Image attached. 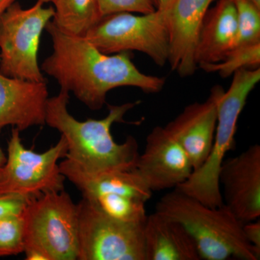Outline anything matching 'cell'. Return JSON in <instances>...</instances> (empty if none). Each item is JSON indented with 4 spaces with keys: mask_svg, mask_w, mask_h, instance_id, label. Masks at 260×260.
Segmentation results:
<instances>
[{
    "mask_svg": "<svg viewBox=\"0 0 260 260\" xmlns=\"http://www.w3.org/2000/svg\"><path fill=\"white\" fill-rule=\"evenodd\" d=\"M45 30L52 41V53L43 61L41 70L92 110L104 107L113 89L135 87L145 93H157L166 85L165 78L140 72L132 60L131 51L105 54L86 38L61 31L51 20Z\"/></svg>",
    "mask_w": 260,
    "mask_h": 260,
    "instance_id": "cell-1",
    "label": "cell"
},
{
    "mask_svg": "<svg viewBox=\"0 0 260 260\" xmlns=\"http://www.w3.org/2000/svg\"><path fill=\"white\" fill-rule=\"evenodd\" d=\"M69 101V92L61 89L55 96L49 98L46 110V124L66 140V158L92 175L134 169L140 155L138 142L129 136L119 144L111 129L114 123L124 122L126 113L140 102L109 105V113L103 119L80 121L70 114Z\"/></svg>",
    "mask_w": 260,
    "mask_h": 260,
    "instance_id": "cell-2",
    "label": "cell"
},
{
    "mask_svg": "<svg viewBox=\"0 0 260 260\" xmlns=\"http://www.w3.org/2000/svg\"><path fill=\"white\" fill-rule=\"evenodd\" d=\"M155 212L185 228L201 259H259L244 236V223L224 204L212 208L175 188L160 198Z\"/></svg>",
    "mask_w": 260,
    "mask_h": 260,
    "instance_id": "cell-3",
    "label": "cell"
},
{
    "mask_svg": "<svg viewBox=\"0 0 260 260\" xmlns=\"http://www.w3.org/2000/svg\"><path fill=\"white\" fill-rule=\"evenodd\" d=\"M232 76L229 90L224 91L218 103L216 129L209 156L187 180L176 187L212 208L223 205L219 172L225 155L235 148L238 120L249 94L259 83L260 69L240 70Z\"/></svg>",
    "mask_w": 260,
    "mask_h": 260,
    "instance_id": "cell-4",
    "label": "cell"
},
{
    "mask_svg": "<svg viewBox=\"0 0 260 260\" xmlns=\"http://www.w3.org/2000/svg\"><path fill=\"white\" fill-rule=\"evenodd\" d=\"M25 259L78 260V207L64 190L32 198L24 212Z\"/></svg>",
    "mask_w": 260,
    "mask_h": 260,
    "instance_id": "cell-5",
    "label": "cell"
},
{
    "mask_svg": "<svg viewBox=\"0 0 260 260\" xmlns=\"http://www.w3.org/2000/svg\"><path fill=\"white\" fill-rule=\"evenodd\" d=\"M38 0L24 9L18 3L10 5L0 18V73L32 82L45 81L38 61L42 32L54 14Z\"/></svg>",
    "mask_w": 260,
    "mask_h": 260,
    "instance_id": "cell-6",
    "label": "cell"
},
{
    "mask_svg": "<svg viewBox=\"0 0 260 260\" xmlns=\"http://www.w3.org/2000/svg\"><path fill=\"white\" fill-rule=\"evenodd\" d=\"M85 37L105 54L138 51L160 67L169 60L166 10H156L149 14L124 12L106 15Z\"/></svg>",
    "mask_w": 260,
    "mask_h": 260,
    "instance_id": "cell-7",
    "label": "cell"
},
{
    "mask_svg": "<svg viewBox=\"0 0 260 260\" xmlns=\"http://www.w3.org/2000/svg\"><path fill=\"white\" fill-rule=\"evenodd\" d=\"M20 133L18 128L13 127L6 162L0 169V195L20 194L34 198L64 190L66 178L58 164L68 153L64 138L61 136L47 151L37 153L24 146Z\"/></svg>",
    "mask_w": 260,
    "mask_h": 260,
    "instance_id": "cell-8",
    "label": "cell"
},
{
    "mask_svg": "<svg viewBox=\"0 0 260 260\" xmlns=\"http://www.w3.org/2000/svg\"><path fill=\"white\" fill-rule=\"evenodd\" d=\"M78 207V260H145V223L116 220L83 197Z\"/></svg>",
    "mask_w": 260,
    "mask_h": 260,
    "instance_id": "cell-9",
    "label": "cell"
},
{
    "mask_svg": "<svg viewBox=\"0 0 260 260\" xmlns=\"http://www.w3.org/2000/svg\"><path fill=\"white\" fill-rule=\"evenodd\" d=\"M223 204L243 223L260 216V146L224 159L219 172Z\"/></svg>",
    "mask_w": 260,
    "mask_h": 260,
    "instance_id": "cell-10",
    "label": "cell"
},
{
    "mask_svg": "<svg viewBox=\"0 0 260 260\" xmlns=\"http://www.w3.org/2000/svg\"><path fill=\"white\" fill-rule=\"evenodd\" d=\"M133 169L153 192L175 189L194 171L181 145L165 127L159 126L147 136L144 152Z\"/></svg>",
    "mask_w": 260,
    "mask_h": 260,
    "instance_id": "cell-11",
    "label": "cell"
},
{
    "mask_svg": "<svg viewBox=\"0 0 260 260\" xmlns=\"http://www.w3.org/2000/svg\"><path fill=\"white\" fill-rule=\"evenodd\" d=\"M224 91L221 86L215 85L205 102L186 106L175 119L164 126L185 152L194 171L203 166L211 151L218 103Z\"/></svg>",
    "mask_w": 260,
    "mask_h": 260,
    "instance_id": "cell-12",
    "label": "cell"
},
{
    "mask_svg": "<svg viewBox=\"0 0 260 260\" xmlns=\"http://www.w3.org/2000/svg\"><path fill=\"white\" fill-rule=\"evenodd\" d=\"M214 0H173L167 10L168 63L181 78L191 76L198 64L195 51L200 30Z\"/></svg>",
    "mask_w": 260,
    "mask_h": 260,
    "instance_id": "cell-13",
    "label": "cell"
},
{
    "mask_svg": "<svg viewBox=\"0 0 260 260\" xmlns=\"http://www.w3.org/2000/svg\"><path fill=\"white\" fill-rule=\"evenodd\" d=\"M47 83L10 78L0 73V130L12 126L20 132L46 124Z\"/></svg>",
    "mask_w": 260,
    "mask_h": 260,
    "instance_id": "cell-14",
    "label": "cell"
},
{
    "mask_svg": "<svg viewBox=\"0 0 260 260\" xmlns=\"http://www.w3.org/2000/svg\"><path fill=\"white\" fill-rule=\"evenodd\" d=\"M237 10L233 0H219L208 10L200 30L195 61L198 67L223 60L237 47Z\"/></svg>",
    "mask_w": 260,
    "mask_h": 260,
    "instance_id": "cell-15",
    "label": "cell"
},
{
    "mask_svg": "<svg viewBox=\"0 0 260 260\" xmlns=\"http://www.w3.org/2000/svg\"><path fill=\"white\" fill-rule=\"evenodd\" d=\"M143 235L145 260L201 259L185 228L157 212L147 217Z\"/></svg>",
    "mask_w": 260,
    "mask_h": 260,
    "instance_id": "cell-16",
    "label": "cell"
},
{
    "mask_svg": "<svg viewBox=\"0 0 260 260\" xmlns=\"http://www.w3.org/2000/svg\"><path fill=\"white\" fill-rule=\"evenodd\" d=\"M53 23L61 31L85 37L103 18L98 0H54Z\"/></svg>",
    "mask_w": 260,
    "mask_h": 260,
    "instance_id": "cell-17",
    "label": "cell"
},
{
    "mask_svg": "<svg viewBox=\"0 0 260 260\" xmlns=\"http://www.w3.org/2000/svg\"><path fill=\"white\" fill-rule=\"evenodd\" d=\"M83 198L93 202L109 216L125 223H145L148 217L145 202L131 197L104 193Z\"/></svg>",
    "mask_w": 260,
    "mask_h": 260,
    "instance_id": "cell-18",
    "label": "cell"
},
{
    "mask_svg": "<svg viewBox=\"0 0 260 260\" xmlns=\"http://www.w3.org/2000/svg\"><path fill=\"white\" fill-rule=\"evenodd\" d=\"M260 43L237 46L223 60L213 64H202L199 68L208 73H218L221 78L232 76L242 69L259 68Z\"/></svg>",
    "mask_w": 260,
    "mask_h": 260,
    "instance_id": "cell-19",
    "label": "cell"
},
{
    "mask_svg": "<svg viewBox=\"0 0 260 260\" xmlns=\"http://www.w3.org/2000/svg\"><path fill=\"white\" fill-rule=\"evenodd\" d=\"M237 10V46L260 43V8L251 0H233Z\"/></svg>",
    "mask_w": 260,
    "mask_h": 260,
    "instance_id": "cell-20",
    "label": "cell"
},
{
    "mask_svg": "<svg viewBox=\"0 0 260 260\" xmlns=\"http://www.w3.org/2000/svg\"><path fill=\"white\" fill-rule=\"evenodd\" d=\"M23 215L0 220V257L24 252L25 230Z\"/></svg>",
    "mask_w": 260,
    "mask_h": 260,
    "instance_id": "cell-21",
    "label": "cell"
},
{
    "mask_svg": "<svg viewBox=\"0 0 260 260\" xmlns=\"http://www.w3.org/2000/svg\"><path fill=\"white\" fill-rule=\"evenodd\" d=\"M102 16L117 13L149 14L156 10L153 0H98Z\"/></svg>",
    "mask_w": 260,
    "mask_h": 260,
    "instance_id": "cell-22",
    "label": "cell"
},
{
    "mask_svg": "<svg viewBox=\"0 0 260 260\" xmlns=\"http://www.w3.org/2000/svg\"><path fill=\"white\" fill-rule=\"evenodd\" d=\"M31 198L20 194L0 195V220L23 215Z\"/></svg>",
    "mask_w": 260,
    "mask_h": 260,
    "instance_id": "cell-23",
    "label": "cell"
},
{
    "mask_svg": "<svg viewBox=\"0 0 260 260\" xmlns=\"http://www.w3.org/2000/svg\"><path fill=\"white\" fill-rule=\"evenodd\" d=\"M243 232L247 242L260 256V221L258 220L244 223Z\"/></svg>",
    "mask_w": 260,
    "mask_h": 260,
    "instance_id": "cell-24",
    "label": "cell"
},
{
    "mask_svg": "<svg viewBox=\"0 0 260 260\" xmlns=\"http://www.w3.org/2000/svg\"><path fill=\"white\" fill-rule=\"evenodd\" d=\"M153 2L156 10H164L169 8L173 0H153Z\"/></svg>",
    "mask_w": 260,
    "mask_h": 260,
    "instance_id": "cell-25",
    "label": "cell"
},
{
    "mask_svg": "<svg viewBox=\"0 0 260 260\" xmlns=\"http://www.w3.org/2000/svg\"><path fill=\"white\" fill-rule=\"evenodd\" d=\"M15 2L16 0H0V18L10 5H13Z\"/></svg>",
    "mask_w": 260,
    "mask_h": 260,
    "instance_id": "cell-26",
    "label": "cell"
},
{
    "mask_svg": "<svg viewBox=\"0 0 260 260\" xmlns=\"http://www.w3.org/2000/svg\"><path fill=\"white\" fill-rule=\"evenodd\" d=\"M6 160L7 156L5 155L4 151H3L1 146H0V169L5 165V162H6Z\"/></svg>",
    "mask_w": 260,
    "mask_h": 260,
    "instance_id": "cell-27",
    "label": "cell"
},
{
    "mask_svg": "<svg viewBox=\"0 0 260 260\" xmlns=\"http://www.w3.org/2000/svg\"><path fill=\"white\" fill-rule=\"evenodd\" d=\"M254 4H255L258 8H260V0H251Z\"/></svg>",
    "mask_w": 260,
    "mask_h": 260,
    "instance_id": "cell-28",
    "label": "cell"
},
{
    "mask_svg": "<svg viewBox=\"0 0 260 260\" xmlns=\"http://www.w3.org/2000/svg\"><path fill=\"white\" fill-rule=\"evenodd\" d=\"M43 3L45 4V3H54V0H42Z\"/></svg>",
    "mask_w": 260,
    "mask_h": 260,
    "instance_id": "cell-29",
    "label": "cell"
}]
</instances>
